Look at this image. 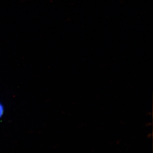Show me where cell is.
Masks as SVG:
<instances>
[{"instance_id":"cell-1","label":"cell","mask_w":153,"mask_h":153,"mask_svg":"<svg viewBox=\"0 0 153 153\" xmlns=\"http://www.w3.org/2000/svg\"><path fill=\"white\" fill-rule=\"evenodd\" d=\"M3 114V108L0 105V117Z\"/></svg>"}]
</instances>
